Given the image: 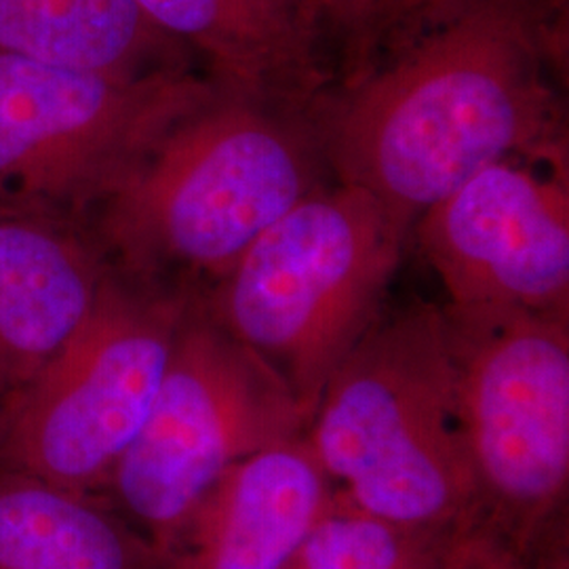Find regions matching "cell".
Segmentation results:
<instances>
[{
  "mask_svg": "<svg viewBox=\"0 0 569 569\" xmlns=\"http://www.w3.org/2000/svg\"><path fill=\"white\" fill-rule=\"evenodd\" d=\"M559 0H422L387 58L310 106L327 167L416 222L489 164L559 159Z\"/></svg>",
  "mask_w": 569,
  "mask_h": 569,
  "instance_id": "6da1fadb",
  "label": "cell"
},
{
  "mask_svg": "<svg viewBox=\"0 0 569 569\" xmlns=\"http://www.w3.org/2000/svg\"><path fill=\"white\" fill-rule=\"evenodd\" d=\"M348 500L407 528L479 521L443 308L382 312L331 373L305 432Z\"/></svg>",
  "mask_w": 569,
  "mask_h": 569,
  "instance_id": "7a4b0ae2",
  "label": "cell"
},
{
  "mask_svg": "<svg viewBox=\"0 0 569 569\" xmlns=\"http://www.w3.org/2000/svg\"><path fill=\"white\" fill-rule=\"evenodd\" d=\"M323 163L306 114L220 91L103 203V243L127 274L163 281L176 268L216 283L321 188Z\"/></svg>",
  "mask_w": 569,
  "mask_h": 569,
  "instance_id": "3957f363",
  "label": "cell"
},
{
  "mask_svg": "<svg viewBox=\"0 0 569 569\" xmlns=\"http://www.w3.org/2000/svg\"><path fill=\"white\" fill-rule=\"evenodd\" d=\"M411 228L359 186L317 188L201 296L204 308L283 376L310 422L331 373L385 312Z\"/></svg>",
  "mask_w": 569,
  "mask_h": 569,
  "instance_id": "277c9868",
  "label": "cell"
},
{
  "mask_svg": "<svg viewBox=\"0 0 569 569\" xmlns=\"http://www.w3.org/2000/svg\"><path fill=\"white\" fill-rule=\"evenodd\" d=\"M194 293L108 268L79 329L4 407L0 468L102 493L154 403Z\"/></svg>",
  "mask_w": 569,
  "mask_h": 569,
  "instance_id": "5b68a950",
  "label": "cell"
},
{
  "mask_svg": "<svg viewBox=\"0 0 569 569\" xmlns=\"http://www.w3.org/2000/svg\"><path fill=\"white\" fill-rule=\"evenodd\" d=\"M306 427L283 376L194 293L154 403L102 496L161 555L230 468Z\"/></svg>",
  "mask_w": 569,
  "mask_h": 569,
  "instance_id": "8992f818",
  "label": "cell"
},
{
  "mask_svg": "<svg viewBox=\"0 0 569 569\" xmlns=\"http://www.w3.org/2000/svg\"><path fill=\"white\" fill-rule=\"evenodd\" d=\"M443 312L479 521L528 557L568 512V317Z\"/></svg>",
  "mask_w": 569,
  "mask_h": 569,
  "instance_id": "52a82bcc",
  "label": "cell"
},
{
  "mask_svg": "<svg viewBox=\"0 0 569 569\" xmlns=\"http://www.w3.org/2000/svg\"><path fill=\"white\" fill-rule=\"evenodd\" d=\"M220 91L190 66L117 77L0 56V211L106 203Z\"/></svg>",
  "mask_w": 569,
  "mask_h": 569,
  "instance_id": "ba28073f",
  "label": "cell"
},
{
  "mask_svg": "<svg viewBox=\"0 0 569 569\" xmlns=\"http://www.w3.org/2000/svg\"><path fill=\"white\" fill-rule=\"evenodd\" d=\"M451 310L568 317L569 197L559 173L500 161L413 222Z\"/></svg>",
  "mask_w": 569,
  "mask_h": 569,
  "instance_id": "9c48e42d",
  "label": "cell"
},
{
  "mask_svg": "<svg viewBox=\"0 0 569 569\" xmlns=\"http://www.w3.org/2000/svg\"><path fill=\"white\" fill-rule=\"evenodd\" d=\"M333 493L305 435L260 449L209 489L163 569H287Z\"/></svg>",
  "mask_w": 569,
  "mask_h": 569,
  "instance_id": "30bf717a",
  "label": "cell"
},
{
  "mask_svg": "<svg viewBox=\"0 0 569 569\" xmlns=\"http://www.w3.org/2000/svg\"><path fill=\"white\" fill-rule=\"evenodd\" d=\"M232 96L305 114L326 89V23L310 0H131Z\"/></svg>",
  "mask_w": 569,
  "mask_h": 569,
  "instance_id": "8fae6325",
  "label": "cell"
},
{
  "mask_svg": "<svg viewBox=\"0 0 569 569\" xmlns=\"http://www.w3.org/2000/svg\"><path fill=\"white\" fill-rule=\"evenodd\" d=\"M108 268L63 218L0 211L2 406L79 329Z\"/></svg>",
  "mask_w": 569,
  "mask_h": 569,
  "instance_id": "7c38bea8",
  "label": "cell"
},
{
  "mask_svg": "<svg viewBox=\"0 0 569 569\" xmlns=\"http://www.w3.org/2000/svg\"><path fill=\"white\" fill-rule=\"evenodd\" d=\"M0 569H163L102 493L0 468Z\"/></svg>",
  "mask_w": 569,
  "mask_h": 569,
  "instance_id": "4fadbf2b",
  "label": "cell"
},
{
  "mask_svg": "<svg viewBox=\"0 0 569 569\" xmlns=\"http://www.w3.org/2000/svg\"><path fill=\"white\" fill-rule=\"evenodd\" d=\"M0 56L117 77L190 66L192 58L131 0H0Z\"/></svg>",
  "mask_w": 569,
  "mask_h": 569,
  "instance_id": "5bb4252c",
  "label": "cell"
},
{
  "mask_svg": "<svg viewBox=\"0 0 569 569\" xmlns=\"http://www.w3.org/2000/svg\"><path fill=\"white\" fill-rule=\"evenodd\" d=\"M456 531L407 528L355 505L333 488L329 505L287 569H406Z\"/></svg>",
  "mask_w": 569,
  "mask_h": 569,
  "instance_id": "9a60e30c",
  "label": "cell"
},
{
  "mask_svg": "<svg viewBox=\"0 0 569 569\" xmlns=\"http://www.w3.org/2000/svg\"><path fill=\"white\" fill-rule=\"evenodd\" d=\"M326 23L355 53V68L382 44L409 13L406 0H310Z\"/></svg>",
  "mask_w": 569,
  "mask_h": 569,
  "instance_id": "2e32d148",
  "label": "cell"
},
{
  "mask_svg": "<svg viewBox=\"0 0 569 569\" xmlns=\"http://www.w3.org/2000/svg\"><path fill=\"white\" fill-rule=\"evenodd\" d=\"M568 512L552 521L529 550L528 569H569Z\"/></svg>",
  "mask_w": 569,
  "mask_h": 569,
  "instance_id": "e0dca14e",
  "label": "cell"
},
{
  "mask_svg": "<svg viewBox=\"0 0 569 569\" xmlns=\"http://www.w3.org/2000/svg\"><path fill=\"white\" fill-rule=\"evenodd\" d=\"M456 533H458V531H456ZM456 533H453L451 538H448L446 542H441L439 547H435V549L428 550L427 555H422L420 559H416V561H413L411 566H407L406 569H446L449 547H451V542H453Z\"/></svg>",
  "mask_w": 569,
  "mask_h": 569,
  "instance_id": "ac0fdd59",
  "label": "cell"
},
{
  "mask_svg": "<svg viewBox=\"0 0 569 569\" xmlns=\"http://www.w3.org/2000/svg\"><path fill=\"white\" fill-rule=\"evenodd\" d=\"M4 407L0 403V451H2V427H4Z\"/></svg>",
  "mask_w": 569,
  "mask_h": 569,
  "instance_id": "d6986e66",
  "label": "cell"
},
{
  "mask_svg": "<svg viewBox=\"0 0 569 569\" xmlns=\"http://www.w3.org/2000/svg\"><path fill=\"white\" fill-rule=\"evenodd\" d=\"M420 2H422V0H406L407 9L411 11V9H413L416 4H420Z\"/></svg>",
  "mask_w": 569,
  "mask_h": 569,
  "instance_id": "ffe728a7",
  "label": "cell"
}]
</instances>
